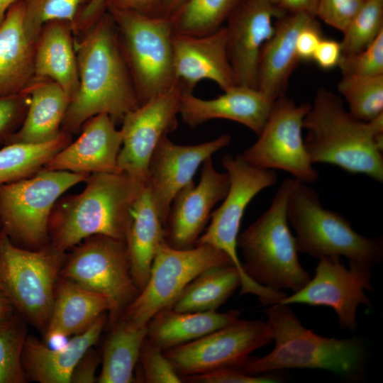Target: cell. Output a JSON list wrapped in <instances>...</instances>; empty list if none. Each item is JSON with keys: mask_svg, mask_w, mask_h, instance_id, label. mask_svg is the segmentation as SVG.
I'll list each match as a JSON object with an SVG mask.
<instances>
[{"mask_svg": "<svg viewBox=\"0 0 383 383\" xmlns=\"http://www.w3.org/2000/svg\"><path fill=\"white\" fill-rule=\"evenodd\" d=\"M323 38L319 24L315 19L304 27L297 36L296 54L299 60H311L314 52Z\"/></svg>", "mask_w": 383, "mask_h": 383, "instance_id": "obj_44", "label": "cell"}, {"mask_svg": "<svg viewBox=\"0 0 383 383\" xmlns=\"http://www.w3.org/2000/svg\"><path fill=\"white\" fill-rule=\"evenodd\" d=\"M105 313H108V303L104 297L60 277L44 338L48 344L82 333Z\"/></svg>", "mask_w": 383, "mask_h": 383, "instance_id": "obj_27", "label": "cell"}, {"mask_svg": "<svg viewBox=\"0 0 383 383\" xmlns=\"http://www.w3.org/2000/svg\"><path fill=\"white\" fill-rule=\"evenodd\" d=\"M296 179H286L270 207L237 240L245 273L256 283L276 292H296L311 279L301 265L294 236L290 231L287 205Z\"/></svg>", "mask_w": 383, "mask_h": 383, "instance_id": "obj_5", "label": "cell"}, {"mask_svg": "<svg viewBox=\"0 0 383 383\" xmlns=\"http://www.w3.org/2000/svg\"><path fill=\"white\" fill-rule=\"evenodd\" d=\"M109 329L101 355V370L97 382H134V371L147 336V326L136 327L121 318Z\"/></svg>", "mask_w": 383, "mask_h": 383, "instance_id": "obj_31", "label": "cell"}, {"mask_svg": "<svg viewBox=\"0 0 383 383\" xmlns=\"http://www.w3.org/2000/svg\"><path fill=\"white\" fill-rule=\"evenodd\" d=\"M240 311L179 312L170 307L156 313L147 325V338L163 350L200 338L239 318Z\"/></svg>", "mask_w": 383, "mask_h": 383, "instance_id": "obj_30", "label": "cell"}, {"mask_svg": "<svg viewBox=\"0 0 383 383\" xmlns=\"http://www.w3.org/2000/svg\"><path fill=\"white\" fill-rule=\"evenodd\" d=\"M27 94L0 98V143L6 140L22 123L28 108Z\"/></svg>", "mask_w": 383, "mask_h": 383, "instance_id": "obj_42", "label": "cell"}, {"mask_svg": "<svg viewBox=\"0 0 383 383\" xmlns=\"http://www.w3.org/2000/svg\"><path fill=\"white\" fill-rule=\"evenodd\" d=\"M287 13L269 0H242L227 18V50L235 84L257 88L259 58L274 32V19Z\"/></svg>", "mask_w": 383, "mask_h": 383, "instance_id": "obj_17", "label": "cell"}, {"mask_svg": "<svg viewBox=\"0 0 383 383\" xmlns=\"http://www.w3.org/2000/svg\"><path fill=\"white\" fill-rule=\"evenodd\" d=\"M187 0H160L154 16L170 18Z\"/></svg>", "mask_w": 383, "mask_h": 383, "instance_id": "obj_50", "label": "cell"}, {"mask_svg": "<svg viewBox=\"0 0 383 383\" xmlns=\"http://www.w3.org/2000/svg\"><path fill=\"white\" fill-rule=\"evenodd\" d=\"M84 0H23V26L29 40L36 42L43 26L62 21L73 26Z\"/></svg>", "mask_w": 383, "mask_h": 383, "instance_id": "obj_38", "label": "cell"}, {"mask_svg": "<svg viewBox=\"0 0 383 383\" xmlns=\"http://www.w3.org/2000/svg\"><path fill=\"white\" fill-rule=\"evenodd\" d=\"M365 0H318L316 17L343 32Z\"/></svg>", "mask_w": 383, "mask_h": 383, "instance_id": "obj_41", "label": "cell"}, {"mask_svg": "<svg viewBox=\"0 0 383 383\" xmlns=\"http://www.w3.org/2000/svg\"><path fill=\"white\" fill-rule=\"evenodd\" d=\"M14 311L12 304L0 287V327L12 318Z\"/></svg>", "mask_w": 383, "mask_h": 383, "instance_id": "obj_51", "label": "cell"}, {"mask_svg": "<svg viewBox=\"0 0 383 383\" xmlns=\"http://www.w3.org/2000/svg\"><path fill=\"white\" fill-rule=\"evenodd\" d=\"M131 76L139 106L176 82L170 18L107 8Z\"/></svg>", "mask_w": 383, "mask_h": 383, "instance_id": "obj_7", "label": "cell"}, {"mask_svg": "<svg viewBox=\"0 0 383 383\" xmlns=\"http://www.w3.org/2000/svg\"><path fill=\"white\" fill-rule=\"evenodd\" d=\"M310 106L308 103L296 104L284 95L277 99L258 139L244 150L243 157L260 167L286 171L301 182H316L319 173L302 135L303 121Z\"/></svg>", "mask_w": 383, "mask_h": 383, "instance_id": "obj_13", "label": "cell"}, {"mask_svg": "<svg viewBox=\"0 0 383 383\" xmlns=\"http://www.w3.org/2000/svg\"><path fill=\"white\" fill-rule=\"evenodd\" d=\"M231 141L229 134L196 145H178L165 136L154 150L145 182L164 226L176 194L193 177L205 160Z\"/></svg>", "mask_w": 383, "mask_h": 383, "instance_id": "obj_18", "label": "cell"}, {"mask_svg": "<svg viewBox=\"0 0 383 383\" xmlns=\"http://www.w3.org/2000/svg\"><path fill=\"white\" fill-rule=\"evenodd\" d=\"M269 1H271L272 3L274 4L277 5V0H269Z\"/></svg>", "mask_w": 383, "mask_h": 383, "instance_id": "obj_53", "label": "cell"}, {"mask_svg": "<svg viewBox=\"0 0 383 383\" xmlns=\"http://www.w3.org/2000/svg\"><path fill=\"white\" fill-rule=\"evenodd\" d=\"M233 265L221 250L207 244L176 249L162 242L155 255L148 279L121 318L145 327L162 309L170 307L186 286L207 268ZM120 318V319H121Z\"/></svg>", "mask_w": 383, "mask_h": 383, "instance_id": "obj_12", "label": "cell"}, {"mask_svg": "<svg viewBox=\"0 0 383 383\" xmlns=\"http://www.w3.org/2000/svg\"><path fill=\"white\" fill-rule=\"evenodd\" d=\"M318 0H277V5L287 13H305L316 17Z\"/></svg>", "mask_w": 383, "mask_h": 383, "instance_id": "obj_49", "label": "cell"}, {"mask_svg": "<svg viewBox=\"0 0 383 383\" xmlns=\"http://www.w3.org/2000/svg\"><path fill=\"white\" fill-rule=\"evenodd\" d=\"M240 284V272L233 265L207 268L186 286L170 308L179 312L216 311Z\"/></svg>", "mask_w": 383, "mask_h": 383, "instance_id": "obj_32", "label": "cell"}, {"mask_svg": "<svg viewBox=\"0 0 383 383\" xmlns=\"http://www.w3.org/2000/svg\"><path fill=\"white\" fill-rule=\"evenodd\" d=\"M229 184L228 173L218 172L211 157L205 160L199 183H188L171 203L165 225L166 243L180 250L196 246L211 218V210L224 199Z\"/></svg>", "mask_w": 383, "mask_h": 383, "instance_id": "obj_19", "label": "cell"}, {"mask_svg": "<svg viewBox=\"0 0 383 383\" xmlns=\"http://www.w3.org/2000/svg\"><path fill=\"white\" fill-rule=\"evenodd\" d=\"M164 241V223L144 184L133 206L132 219L126 238L131 275L140 291L148 279L155 255Z\"/></svg>", "mask_w": 383, "mask_h": 383, "instance_id": "obj_29", "label": "cell"}, {"mask_svg": "<svg viewBox=\"0 0 383 383\" xmlns=\"http://www.w3.org/2000/svg\"><path fill=\"white\" fill-rule=\"evenodd\" d=\"M315 19L305 13H287L275 21L274 32L260 52L257 81V88L273 101L284 95L300 61L296 50L298 35Z\"/></svg>", "mask_w": 383, "mask_h": 383, "instance_id": "obj_24", "label": "cell"}, {"mask_svg": "<svg viewBox=\"0 0 383 383\" xmlns=\"http://www.w3.org/2000/svg\"><path fill=\"white\" fill-rule=\"evenodd\" d=\"M342 55L340 42L323 38L314 52L312 60L323 70H331L338 66Z\"/></svg>", "mask_w": 383, "mask_h": 383, "instance_id": "obj_46", "label": "cell"}, {"mask_svg": "<svg viewBox=\"0 0 383 383\" xmlns=\"http://www.w3.org/2000/svg\"><path fill=\"white\" fill-rule=\"evenodd\" d=\"M23 18V0H18L0 25V98L23 94L34 79L35 43L26 34Z\"/></svg>", "mask_w": 383, "mask_h": 383, "instance_id": "obj_25", "label": "cell"}, {"mask_svg": "<svg viewBox=\"0 0 383 383\" xmlns=\"http://www.w3.org/2000/svg\"><path fill=\"white\" fill-rule=\"evenodd\" d=\"M66 253L49 243L38 249L20 247L0 233V287L26 320L45 333Z\"/></svg>", "mask_w": 383, "mask_h": 383, "instance_id": "obj_8", "label": "cell"}, {"mask_svg": "<svg viewBox=\"0 0 383 383\" xmlns=\"http://www.w3.org/2000/svg\"><path fill=\"white\" fill-rule=\"evenodd\" d=\"M338 90L355 118L370 121L383 113V74L343 75Z\"/></svg>", "mask_w": 383, "mask_h": 383, "instance_id": "obj_35", "label": "cell"}, {"mask_svg": "<svg viewBox=\"0 0 383 383\" xmlns=\"http://www.w3.org/2000/svg\"><path fill=\"white\" fill-rule=\"evenodd\" d=\"M65 256L60 277L106 299L109 328L140 292L131 275L126 240L106 235L89 237Z\"/></svg>", "mask_w": 383, "mask_h": 383, "instance_id": "obj_11", "label": "cell"}, {"mask_svg": "<svg viewBox=\"0 0 383 383\" xmlns=\"http://www.w3.org/2000/svg\"><path fill=\"white\" fill-rule=\"evenodd\" d=\"M82 192L61 196L49 221V243L66 252L86 238L126 240L132 209L143 185L123 172L89 174Z\"/></svg>", "mask_w": 383, "mask_h": 383, "instance_id": "obj_2", "label": "cell"}, {"mask_svg": "<svg viewBox=\"0 0 383 383\" xmlns=\"http://www.w3.org/2000/svg\"><path fill=\"white\" fill-rule=\"evenodd\" d=\"M74 48L79 84L62 130L76 133L88 119L101 113L109 115L115 123H121L139 103L109 12H104L86 30Z\"/></svg>", "mask_w": 383, "mask_h": 383, "instance_id": "obj_1", "label": "cell"}, {"mask_svg": "<svg viewBox=\"0 0 383 383\" xmlns=\"http://www.w3.org/2000/svg\"><path fill=\"white\" fill-rule=\"evenodd\" d=\"M371 268L349 262L346 267L340 257H323L313 279L299 291L286 296L279 303L304 304L332 308L337 313L341 328L353 331L357 325V307L372 306L365 292H373Z\"/></svg>", "mask_w": 383, "mask_h": 383, "instance_id": "obj_16", "label": "cell"}, {"mask_svg": "<svg viewBox=\"0 0 383 383\" xmlns=\"http://www.w3.org/2000/svg\"><path fill=\"white\" fill-rule=\"evenodd\" d=\"M71 141V133L62 131L44 143L6 144L0 149V187L34 175Z\"/></svg>", "mask_w": 383, "mask_h": 383, "instance_id": "obj_33", "label": "cell"}, {"mask_svg": "<svg viewBox=\"0 0 383 383\" xmlns=\"http://www.w3.org/2000/svg\"><path fill=\"white\" fill-rule=\"evenodd\" d=\"M89 175L43 168L28 178L0 187L1 231L26 248L45 246L56 202Z\"/></svg>", "mask_w": 383, "mask_h": 383, "instance_id": "obj_9", "label": "cell"}, {"mask_svg": "<svg viewBox=\"0 0 383 383\" xmlns=\"http://www.w3.org/2000/svg\"><path fill=\"white\" fill-rule=\"evenodd\" d=\"M272 338L268 322L240 318L189 343L163 350L182 377L237 368Z\"/></svg>", "mask_w": 383, "mask_h": 383, "instance_id": "obj_14", "label": "cell"}, {"mask_svg": "<svg viewBox=\"0 0 383 383\" xmlns=\"http://www.w3.org/2000/svg\"><path fill=\"white\" fill-rule=\"evenodd\" d=\"M311 160L383 182V113L370 121L355 118L342 100L321 88L303 121Z\"/></svg>", "mask_w": 383, "mask_h": 383, "instance_id": "obj_3", "label": "cell"}, {"mask_svg": "<svg viewBox=\"0 0 383 383\" xmlns=\"http://www.w3.org/2000/svg\"><path fill=\"white\" fill-rule=\"evenodd\" d=\"M0 233H1V231H0Z\"/></svg>", "mask_w": 383, "mask_h": 383, "instance_id": "obj_54", "label": "cell"}, {"mask_svg": "<svg viewBox=\"0 0 383 383\" xmlns=\"http://www.w3.org/2000/svg\"><path fill=\"white\" fill-rule=\"evenodd\" d=\"M274 101L257 88L236 84L211 99L184 91L179 114L190 128L212 119H228L244 125L257 135L262 131Z\"/></svg>", "mask_w": 383, "mask_h": 383, "instance_id": "obj_22", "label": "cell"}, {"mask_svg": "<svg viewBox=\"0 0 383 383\" xmlns=\"http://www.w3.org/2000/svg\"><path fill=\"white\" fill-rule=\"evenodd\" d=\"M137 365L140 367V375L137 377L141 382H183L163 350L152 343L147 336L142 344Z\"/></svg>", "mask_w": 383, "mask_h": 383, "instance_id": "obj_39", "label": "cell"}, {"mask_svg": "<svg viewBox=\"0 0 383 383\" xmlns=\"http://www.w3.org/2000/svg\"><path fill=\"white\" fill-rule=\"evenodd\" d=\"M25 324L16 314L0 327V383H24L22 355L27 338Z\"/></svg>", "mask_w": 383, "mask_h": 383, "instance_id": "obj_37", "label": "cell"}, {"mask_svg": "<svg viewBox=\"0 0 383 383\" xmlns=\"http://www.w3.org/2000/svg\"><path fill=\"white\" fill-rule=\"evenodd\" d=\"M107 0H89L79 11L73 24V31H86L93 25L106 9Z\"/></svg>", "mask_w": 383, "mask_h": 383, "instance_id": "obj_47", "label": "cell"}, {"mask_svg": "<svg viewBox=\"0 0 383 383\" xmlns=\"http://www.w3.org/2000/svg\"><path fill=\"white\" fill-rule=\"evenodd\" d=\"M242 0H187L171 17L174 33L204 35L222 27Z\"/></svg>", "mask_w": 383, "mask_h": 383, "instance_id": "obj_34", "label": "cell"}, {"mask_svg": "<svg viewBox=\"0 0 383 383\" xmlns=\"http://www.w3.org/2000/svg\"><path fill=\"white\" fill-rule=\"evenodd\" d=\"M173 65L176 81L193 91L202 79H209L226 91L236 85L223 26L204 35L174 33Z\"/></svg>", "mask_w": 383, "mask_h": 383, "instance_id": "obj_20", "label": "cell"}, {"mask_svg": "<svg viewBox=\"0 0 383 383\" xmlns=\"http://www.w3.org/2000/svg\"><path fill=\"white\" fill-rule=\"evenodd\" d=\"M81 129L77 139L57 152L44 168L85 174L122 172L118 165L122 134L111 117L96 115Z\"/></svg>", "mask_w": 383, "mask_h": 383, "instance_id": "obj_21", "label": "cell"}, {"mask_svg": "<svg viewBox=\"0 0 383 383\" xmlns=\"http://www.w3.org/2000/svg\"><path fill=\"white\" fill-rule=\"evenodd\" d=\"M343 75L383 74V31L363 50L342 55L338 66Z\"/></svg>", "mask_w": 383, "mask_h": 383, "instance_id": "obj_40", "label": "cell"}, {"mask_svg": "<svg viewBox=\"0 0 383 383\" xmlns=\"http://www.w3.org/2000/svg\"><path fill=\"white\" fill-rule=\"evenodd\" d=\"M18 0H0V25L10 7Z\"/></svg>", "mask_w": 383, "mask_h": 383, "instance_id": "obj_52", "label": "cell"}, {"mask_svg": "<svg viewBox=\"0 0 383 383\" xmlns=\"http://www.w3.org/2000/svg\"><path fill=\"white\" fill-rule=\"evenodd\" d=\"M23 93L28 96L26 116L5 144L44 143L58 136L71 101L69 95L55 82L38 78Z\"/></svg>", "mask_w": 383, "mask_h": 383, "instance_id": "obj_26", "label": "cell"}, {"mask_svg": "<svg viewBox=\"0 0 383 383\" xmlns=\"http://www.w3.org/2000/svg\"><path fill=\"white\" fill-rule=\"evenodd\" d=\"M99 362H101V355L91 348L74 367L71 375L70 383L97 382L98 376L96 375V372Z\"/></svg>", "mask_w": 383, "mask_h": 383, "instance_id": "obj_45", "label": "cell"}, {"mask_svg": "<svg viewBox=\"0 0 383 383\" xmlns=\"http://www.w3.org/2000/svg\"><path fill=\"white\" fill-rule=\"evenodd\" d=\"M267 316L274 349L262 357H249L234 369L250 375L285 369H318L351 376L362 366L365 352L357 338L319 335L305 328L287 304L270 305Z\"/></svg>", "mask_w": 383, "mask_h": 383, "instance_id": "obj_4", "label": "cell"}, {"mask_svg": "<svg viewBox=\"0 0 383 383\" xmlns=\"http://www.w3.org/2000/svg\"><path fill=\"white\" fill-rule=\"evenodd\" d=\"M106 323L107 313H105L87 330L74 335L57 348H51L35 337L27 335L22 355L27 380L40 383H70L77 363L98 342Z\"/></svg>", "mask_w": 383, "mask_h": 383, "instance_id": "obj_23", "label": "cell"}, {"mask_svg": "<svg viewBox=\"0 0 383 383\" xmlns=\"http://www.w3.org/2000/svg\"><path fill=\"white\" fill-rule=\"evenodd\" d=\"M159 1L160 0H107L106 9L111 7L131 10L154 16Z\"/></svg>", "mask_w": 383, "mask_h": 383, "instance_id": "obj_48", "label": "cell"}, {"mask_svg": "<svg viewBox=\"0 0 383 383\" xmlns=\"http://www.w3.org/2000/svg\"><path fill=\"white\" fill-rule=\"evenodd\" d=\"M383 31V0H365L343 31V55L356 53L372 43Z\"/></svg>", "mask_w": 383, "mask_h": 383, "instance_id": "obj_36", "label": "cell"}, {"mask_svg": "<svg viewBox=\"0 0 383 383\" xmlns=\"http://www.w3.org/2000/svg\"><path fill=\"white\" fill-rule=\"evenodd\" d=\"M221 162L229 177L228 190L223 203L211 213L210 223L196 245L207 244L225 252L240 272V294H252L261 303H265L274 297V292L256 283L245 273L238 255L237 240L248 205L261 191L277 182V174L276 170L250 163L241 154H226Z\"/></svg>", "mask_w": 383, "mask_h": 383, "instance_id": "obj_10", "label": "cell"}, {"mask_svg": "<svg viewBox=\"0 0 383 383\" xmlns=\"http://www.w3.org/2000/svg\"><path fill=\"white\" fill-rule=\"evenodd\" d=\"M183 382L189 383H273L279 379L270 376L250 375L234 368L219 369L182 378Z\"/></svg>", "mask_w": 383, "mask_h": 383, "instance_id": "obj_43", "label": "cell"}, {"mask_svg": "<svg viewBox=\"0 0 383 383\" xmlns=\"http://www.w3.org/2000/svg\"><path fill=\"white\" fill-rule=\"evenodd\" d=\"M298 252L315 258L340 257L372 268L383 257L381 238L355 231L342 214L324 208L316 192L296 179L287 205Z\"/></svg>", "mask_w": 383, "mask_h": 383, "instance_id": "obj_6", "label": "cell"}, {"mask_svg": "<svg viewBox=\"0 0 383 383\" xmlns=\"http://www.w3.org/2000/svg\"><path fill=\"white\" fill-rule=\"evenodd\" d=\"M184 86L176 81L165 92L128 113L121 123V171L145 184L150 157L160 141L177 126Z\"/></svg>", "mask_w": 383, "mask_h": 383, "instance_id": "obj_15", "label": "cell"}, {"mask_svg": "<svg viewBox=\"0 0 383 383\" xmlns=\"http://www.w3.org/2000/svg\"><path fill=\"white\" fill-rule=\"evenodd\" d=\"M72 32V24L67 21L45 23L35 42L34 53V78L55 82L71 99L79 84Z\"/></svg>", "mask_w": 383, "mask_h": 383, "instance_id": "obj_28", "label": "cell"}]
</instances>
